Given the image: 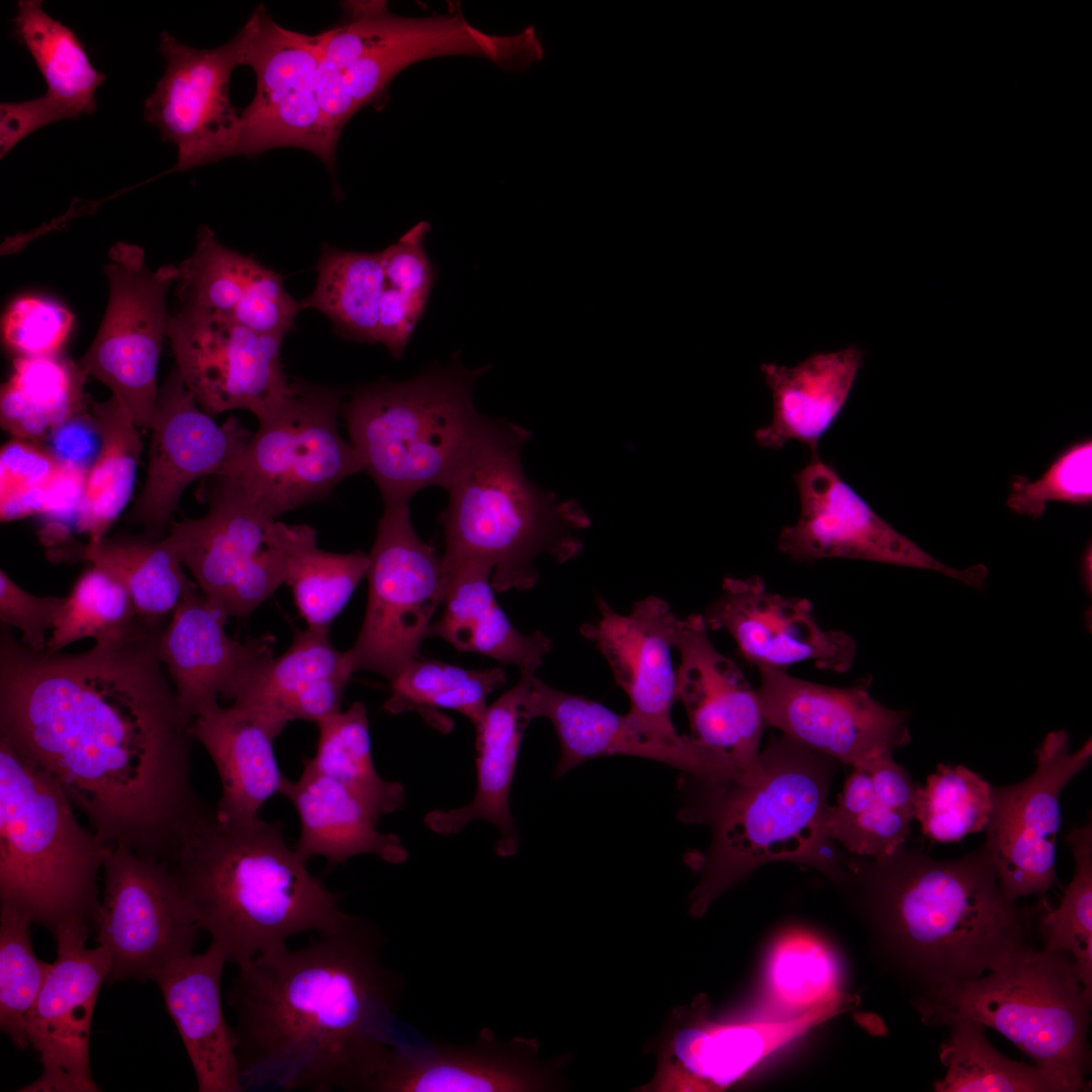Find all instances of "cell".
Returning <instances> with one entry per match:
<instances>
[{
    "label": "cell",
    "mask_w": 1092,
    "mask_h": 1092,
    "mask_svg": "<svg viewBox=\"0 0 1092 1092\" xmlns=\"http://www.w3.org/2000/svg\"><path fill=\"white\" fill-rule=\"evenodd\" d=\"M368 556L367 608L350 653L356 671H374L390 682L419 656L442 605V558L415 531L410 504L384 505Z\"/></svg>",
    "instance_id": "cell-14"
},
{
    "label": "cell",
    "mask_w": 1092,
    "mask_h": 1092,
    "mask_svg": "<svg viewBox=\"0 0 1092 1092\" xmlns=\"http://www.w3.org/2000/svg\"><path fill=\"white\" fill-rule=\"evenodd\" d=\"M312 293L303 308L326 314L346 339L378 343L383 269L379 252L360 253L323 247Z\"/></svg>",
    "instance_id": "cell-48"
},
{
    "label": "cell",
    "mask_w": 1092,
    "mask_h": 1092,
    "mask_svg": "<svg viewBox=\"0 0 1092 1092\" xmlns=\"http://www.w3.org/2000/svg\"><path fill=\"white\" fill-rule=\"evenodd\" d=\"M285 561V583L307 628L330 633L333 621L345 608L361 579L369 556L362 551L333 553L317 547L316 531L308 525L278 521Z\"/></svg>",
    "instance_id": "cell-42"
},
{
    "label": "cell",
    "mask_w": 1092,
    "mask_h": 1092,
    "mask_svg": "<svg viewBox=\"0 0 1092 1092\" xmlns=\"http://www.w3.org/2000/svg\"><path fill=\"white\" fill-rule=\"evenodd\" d=\"M98 432L88 415H79L62 426L53 436V452L65 462L88 468L97 449Z\"/></svg>",
    "instance_id": "cell-60"
},
{
    "label": "cell",
    "mask_w": 1092,
    "mask_h": 1092,
    "mask_svg": "<svg viewBox=\"0 0 1092 1092\" xmlns=\"http://www.w3.org/2000/svg\"><path fill=\"white\" fill-rule=\"evenodd\" d=\"M429 230V222H418L396 243L379 252L383 286L378 343L395 359L402 356L425 311L435 280L434 266L424 248Z\"/></svg>",
    "instance_id": "cell-50"
},
{
    "label": "cell",
    "mask_w": 1092,
    "mask_h": 1092,
    "mask_svg": "<svg viewBox=\"0 0 1092 1092\" xmlns=\"http://www.w3.org/2000/svg\"><path fill=\"white\" fill-rule=\"evenodd\" d=\"M87 472L37 442L14 438L0 452L1 521L79 514Z\"/></svg>",
    "instance_id": "cell-45"
},
{
    "label": "cell",
    "mask_w": 1092,
    "mask_h": 1092,
    "mask_svg": "<svg viewBox=\"0 0 1092 1092\" xmlns=\"http://www.w3.org/2000/svg\"><path fill=\"white\" fill-rule=\"evenodd\" d=\"M853 769L838 804L828 807L826 832L850 852L887 856L908 837L918 786L892 755Z\"/></svg>",
    "instance_id": "cell-39"
},
{
    "label": "cell",
    "mask_w": 1092,
    "mask_h": 1092,
    "mask_svg": "<svg viewBox=\"0 0 1092 1092\" xmlns=\"http://www.w3.org/2000/svg\"><path fill=\"white\" fill-rule=\"evenodd\" d=\"M315 725L318 730L315 752L303 762L351 790L378 821L383 815L404 807L403 786L384 780L374 766L367 710L362 702H355L346 711L331 714Z\"/></svg>",
    "instance_id": "cell-47"
},
{
    "label": "cell",
    "mask_w": 1092,
    "mask_h": 1092,
    "mask_svg": "<svg viewBox=\"0 0 1092 1092\" xmlns=\"http://www.w3.org/2000/svg\"><path fill=\"white\" fill-rule=\"evenodd\" d=\"M150 430L147 478L129 520L155 540L172 522L186 487L218 474L245 448L252 433L235 417L222 425L203 412L175 367L159 388Z\"/></svg>",
    "instance_id": "cell-23"
},
{
    "label": "cell",
    "mask_w": 1092,
    "mask_h": 1092,
    "mask_svg": "<svg viewBox=\"0 0 1092 1092\" xmlns=\"http://www.w3.org/2000/svg\"><path fill=\"white\" fill-rule=\"evenodd\" d=\"M280 794L299 818L294 850L303 861L322 856L336 866L364 853L393 864L407 859L408 851L400 838L380 832L376 827L379 821L356 794L305 762L298 780L285 779Z\"/></svg>",
    "instance_id": "cell-37"
},
{
    "label": "cell",
    "mask_w": 1092,
    "mask_h": 1092,
    "mask_svg": "<svg viewBox=\"0 0 1092 1092\" xmlns=\"http://www.w3.org/2000/svg\"><path fill=\"white\" fill-rule=\"evenodd\" d=\"M702 617L708 630L727 631L757 669L787 671L811 661L842 673L855 658L856 644L848 633L823 629L810 601L772 593L758 576L725 577L720 596Z\"/></svg>",
    "instance_id": "cell-24"
},
{
    "label": "cell",
    "mask_w": 1092,
    "mask_h": 1092,
    "mask_svg": "<svg viewBox=\"0 0 1092 1092\" xmlns=\"http://www.w3.org/2000/svg\"><path fill=\"white\" fill-rule=\"evenodd\" d=\"M600 617L583 624L580 633L595 643L607 659L616 684L626 693V713L649 737L681 744L671 718L677 701L676 675L671 649L679 619L662 599L649 596L634 603L628 614H619L598 598Z\"/></svg>",
    "instance_id": "cell-25"
},
{
    "label": "cell",
    "mask_w": 1092,
    "mask_h": 1092,
    "mask_svg": "<svg viewBox=\"0 0 1092 1092\" xmlns=\"http://www.w3.org/2000/svg\"><path fill=\"white\" fill-rule=\"evenodd\" d=\"M1089 738L1071 752L1068 733L1050 732L1035 750V769L1025 780L993 787V807L984 847L1004 894L1016 901L1045 893L1057 881L1056 841L1062 823L1060 795L1090 762Z\"/></svg>",
    "instance_id": "cell-17"
},
{
    "label": "cell",
    "mask_w": 1092,
    "mask_h": 1092,
    "mask_svg": "<svg viewBox=\"0 0 1092 1092\" xmlns=\"http://www.w3.org/2000/svg\"><path fill=\"white\" fill-rule=\"evenodd\" d=\"M281 821L225 816L206 803L180 830L164 863L197 924L237 966L349 916L284 838Z\"/></svg>",
    "instance_id": "cell-3"
},
{
    "label": "cell",
    "mask_w": 1092,
    "mask_h": 1092,
    "mask_svg": "<svg viewBox=\"0 0 1092 1092\" xmlns=\"http://www.w3.org/2000/svg\"><path fill=\"white\" fill-rule=\"evenodd\" d=\"M202 484L207 513L172 521L167 538L202 595L229 617L246 619L285 583L278 521L220 475Z\"/></svg>",
    "instance_id": "cell-12"
},
{
    "label": "cell",
    "mask_w": 1092,
    "mask_h": 1092,
    "mask_svg": "<svg viewBox=\"0 0 1092 1092\" xmlns=\"http://www.w3.org/2000/svg\"><path fill=\"white\" fill-rule=\"evenodd\" d=\"M344 394L298 380L296 389L259 421L257 432L220 475L271 518L321 500L363 470L340 434Z\"/></svg>",
    "instance_id": "cell-11"
},
{
    "label": "cell",
    "mask_w": 1092,
    "mask_h": 1092,
    "mask_svg": "<svg viewBox=\"0 0 1092 1092\" xmlns=\"http://www.w3.org/2000/svg\"><path fill=\"white\" fill-rule=\"evenodd\" d=\"M530 436L488 418L445 487L442 562L489 566L495 592L532 588L542 554L560 563L576 557L583 547L576 533L590 524L575 502H558L528 479L521 454Z\"/></svg>",
    "instance_id": "cell-5"
},
{
    "label": "cell",
    "mask_w": 1092,
    "mask_h": 1092,
    "mask_svg": "<svg viewBox=\"0 0 1092 1092\" xmlns=\"http://www.w3.org/2000/svg\"><path fill=\"white\" fill-rule=\"evenodd\" d=\"M535 674L521 673L519 681L487 707L475 726L476 791L467 805L434 810L425 816L426 826L441 835L460 832L474 820L493 824L499 833L495 851L515 854L520 835L510 807V793L524 732L530 723L524 706Z\"/></svg>",
    "instance_id": "cell-34"
},
{
    "label": "cell",
    "mask_w": 1092,
    "mask_h": 1092,
    "mask_svg": "<svg viewBox=\"0 0 1092 1092\" xmlns=\"http://www.w3.org/2000/svg\"><path fill=\"white\" fill-rule=\"evenodd\" d=\"M486 368L458 360L402 381L356 388L344 401L350 443L384 505L410 504L420 490L446 487L488 417L473 403Z\"/></svg>",
    "instance_id": "cell-8"
},
{
    "label": "cell",
    "mask_w": 1092,
    "mask_h": 1092,
    "mask_svg": "<svg viewBox=\"0 0 1092 1092\" xmlns=\"http://www.w3.org/2000/svg\"><path fill=\"white\" fill-rule=\"evenodd\" d=\"M702 615L679 619L675 648L677 701L686 707L691 736L698 744L728 756L741 774L759 759L765 725L757 690L739 666L710 640Z\"/></svg>",
    "instance_id": "cell-28"
},
{
    "label": "cell",
    "mask_w": 1092,
    "mask_h": 1092,
    "mask_svg": "<svg viewBox=\"0 0 1092 1092\" xmlns=\"http://www.w3.org/2000/svg\"><path fill=\"white\" fill-rule=\"evenodd\" d=\"M247 24L226 43L200 50L164 31L165 72L144 103V118L177 148L171 172L235 157L241 112L230 100L234 70L245 64Z\"/></svg>",
    "instance_id": "cell-18"
},
{
    "label": "cell",
    "mask_w": 1092,
    "mask_h": 1092,
    "mask_svg": "<svg viewBox=\"0 0 1092 1092\" xmlns=\"http://www.w3.org/2000/svg\"><path fill=\"white\" fill-rule=\"evenodd\" d=\"M1006 499L1008 508L1019 515L1039 519L1050 502L1076 506L1092 503V440L1083 438L1063 449L1043 473L1030 481L1014 475Z\"/></svg>",
    "instance_id": "cell-55"
},
{
    "label": "cell",
    "mask_w": 1092,
    "mask_h": 1092,
    "mask_svg": "<svg viewBox=\"0 0 1092 1092\" xmlns=\"http://www.w3.org/2000/svg\"><path fill=\"white\" fill-rule=\"evenodd\" d=\"M31 923L27 916L0 907V1027L19 1049L30 1046L27 1017L52 966L33 951Z\"/></svg>",
    "instance_id": "cell-54"
},
{
    "label": "cell",
    "mask_w": 1092,
    "mask_h": 1092,
    "mask_svg": "<svg viewBox=\"0 0 1092 1092\" xmlns=\"http://www.w3.org/2000/svg\"><path fill=\"white\" fill-rule=\"evenodd\" d=\"M832 1006L820 1004L788 1022L746 1025H704L678 1009L661 1034L656 1073L644 1090L724 1089L764 1056L823 1019Z\"/></svg>",
    "instance_id": "cell-30"
},
{
    "label": "cell",
    "mask_w": 1092,
    "mask_h": 1092,
    "mask_svg": "<svg viewBox=\"0 0 1092 1092\" xmlns=\"http://www.w3.org/2000/svg\"><path fill=\"white\" fill-rule=\"evenodd\" d=\"M1091 997L1069 953L1028 946L980 977L926 989L918 1008L934 1026L970 1019L996 1029L1063 1092H1079L1089 1089Z\"/></svg>",
    "instance_id": "cell-9"
},
{
    "label": "cell",
    "mask_w": 1092,
    "mask_h": 1092,
    "mask_svg": "<svg viewBox=\"0 0 1092 1092\" xmlns=\"http://www.w3.org/2000/svg\"><path fill=\"white\" fill-rule=\"evenodd\" d=\"M800 516L779 535V550L797 561L849 558L937 571L982 588L988 574L983 564L948 566L881 518L819 454L794 476Z\"/></svg>",
    "instance_id": "cell-20"
},
{
    "label": "cell",
    "mask_w": 1092,
    "mask_h": 1092,
    "mask_svg": "<svg viewBox=\"0 0 1092 1092\" xmlns=\"http://www.w3.org/2000/svg\"><path fill=\"white\" fill-rule=\"evenodd\" d=\"M355 671L350 650H338L330 633L297 630L287 650L273 656L234 702L258 710L284 729L295 720L316 724L342 710Z\"/></svg>",
    "instance_id": "cell-36"
},
{
    "label": "cell",
    "mask_w": 1092,
    "mask_h": 1092,
    "mask_svg": "<svg viewBox=\"0 0 1092 1092\" xmlns=\"http://www.w3.org/2000/svg\"><path fill=\"white\" fill-rule=\"evenodd\" d=\"M245 64L256 91L241 111L235 157H256L277 148L314 154L334 174L338 143L330 134L317 90V34L289 30L259 6L246 21Z\"/></svg>",
    "instance_id": "cell-16"
},
{
    "label": "cell",
    "mask_w": 1092,
    "mask_h": 1092,
    "mask_svg": "<svg viewBox=\"0 0 1092 1092\" xmlns=\"http://www.w3.org/2000/svg\"><path fill=\"white\" fill-rule=\"evenodd\" d=\"M140 620L80 653L34 651L0 628V737L64 790L107 846L160 861L204 802L190 722Z\"/></svg>",
    "instance_id": "cell-1"
},
{
    "label": "cell",
    "mask_w": 1092,
    "mask_h": 1092,
    "mask_svg": "<svg viewBox=\"0 0 1092 1092\" xmlns=\"http://www.w3.org/2000/svg\"><path fill=\"white\" fill-rule=\"evenodd\" d=\"M872 868L926 989L980 977L1031 946L1032 920L1049 907L1009 899L984 845L956 859L901 846Z\"/></svg>",
    "instance_id": "cell-4"
},
{
    "label": "cell",
    "mask_w": 1092,
    "mask_h": 1092,
    "mask_svg": "<svg viewBox=\"0 0 1092 1092\" xmlns=\"http://www.w3.org/2000/svg\"><path fill=\"white\" fill-rule=\"evenodd\" d=\"M109 294L99 330L77 364L106 385L139 428L150 429L158 398L157 372L170 314L167 294L178 267L156 270L144 250L118 242L104 266Z\"/></svg>",
    "instance_id": "cell-13"
},
{
    "label": "cell",
    "mask_w": 1092,
    "mask_h": 1092,
    "mask_svg": "<svg viewBox=\"0 0 1092 1092\" xmlns=\"http://www.w3.org/2000/svg\"><path fill=\"white\" fill-rule=\"evenodd\" d=\"M87 377L77 362L58 355L17 357L2 386L0 420L14 438L39 442L82 415Z\"/></svg>",
    "instance_id": "cell-41"
},
{
    "label": "cell",
    "mask_w": 1092,
    "mask_h": 1092,
    "mask_svg": "<svg viewBox=\"0 0 1092 1092\" xmlns=\"http://www.w3.org/2000/svg\"><path fill=\"white\" fill-rule=\"evenodd\" d=\"M834 758L790 737H772L756 766L738 779L699 781L703 793L679 818L710 824L712 841L702 860L705 880L692 909H704L728 882L767 860L830 858L825 828ZM696 780V779H695Z\"/></svg>",
    "instance_id": "cell-6"
},
{
    "label": "cell",
    "mask_w": 1092,
    "mask_h": 1092,
    "mask_svg": "<svg viewBox=\"0 0 1092 1092\" xmlns=\"http://www.w3.org/2000/svg\"><path fill=\"white\" fill-rule=\"evenodd\" d=\"M73 324V314L60 302L26 295L16 298L2 321V337L17 357L58 355Z\"/></svg>",
    "instance_id": "cell-57"
},
{
    "label": "cell",
    "mask_w": 1092,
    "mask_h": 1092,
    "mask_svg": "<svg viewBox=\"0 0 1092 1092\" xmlns=\"http://www.w3.org/2000/svg\"><path fill=\"white\" fill-rule=\"evenodd\" d=\"M178 267L182 305L284 339L301 300L288 294L279 274L223 246L201 225L193 253Z\"/></svg>",
    "instance_id": "cell-31"
},
{
    "label": "cell",
    "mask_w": 1092,
    "mask_h": 1092,
    "mask_svg": "<svg viewBox=\"0 0 1092 1092\" xmlns=\"http://www.w3.org/2000/svg\"><path fill=\"white\" fill-rule=\"evenodd\" d=\"M524 716L529 722L542 717L553 724L561 748L554 769L556 779L589 759L610 755L656 760L703 782L721 783L741 776L728 756L690 737L681 744L656 740L646 735L627 714H617L584 696L553 689L535 675Z\"/></svg>",
    "instance_id": "cell-29"
},
{
    "label": "cell",
    "mask_w": 1092,
    "mask_h": 1092,
    "mask_svg": "<svg viewBox=\"0 0 1092 1092\" xmlns=\"http://www.w3.org/2000/svg\"><path fill=\"white\" fill-rule=\"evenodd\" d=\"M1075 859V873L1061 905L1043 909L1037 927L1050 952L1064 951L1074 961L1079 977L1092 994V825L1074 827L1066 836Z\"/></svg>",
    "instance_id": "cell-53"
},
{
    "label": "cell",
    "mask_w": 1092,
    "mask_h": 1092,
    "mask_svg": "<svg viewBox=\"0 0 1092 1092\" xmlns=\"http://www.w3.org/2000/svg\"><path fill=\"white\" fill-rule=\"evenodd\" d=\"M76 550V557L103 568L123 583L138 619L153 628H165L185 593L195 584L183 571L167 536L159 540L145 535L104 536Z\"/></svg>",
    "instance_id": "cell-40"
},
{
    "label": "cell",
    "mask_w": 1092,
    "mask_h": 1092,
    "mask_svg": "<svg viewBox=\"0 0 1092 1092\" xmlns=\"http://www.w3.org/2000/svg\"><path fill=\"white\" fill-rule=\"evenodd\" d=\"M993 807V787L963 765L938 764L918 787L915 819L938 842H957L985 830Z\"/></svg>",
    "instance_id": "cell-52"
},
{
    "label": "cell",
    "mask_w": 1092,
    "mask_h": 1092,
    "mask_svg": "<svg viewBox=\"0 0 1092 1092\" xmlns=\"http://www.w3.org/2000/svg\"><path fill=\"white\" fill-rule=\"evenodd\" d=\"M136 620L132 600L123 583L103 568L92 565L65 597L44 652H60L83 638H93L96 642L120 639Z\"/></svg>",
    "instance_id": "cell-51"
},
{
    "label": "cell",
    "mask_w": 1092,
    "mask_h": 1092,
    "mask_svg": "<svg viewBox=\"0 0 1092 1092\" xmlns=\"http://www.w3.org/2000/svg\"><path fill=\"white\" fill-rule=\"evenodd\" d=\"M949 1037L941 1043L940 1060L947 1068L934 1083L937 1092H1063L1039 1067L1011 1060L987 1039L986 1026L970 1019L947 1025Z\"/></svg>",
    "instance_id": "cell-49"
},
{
    "label": "cell",
    "mask_w": 1092,
    "mask_h": 1092,
    "mask_svg": "<svg viewBox=\"0 0 1092 1092\" xmlns=\"http://www.w3.org/2000/svg\"><path fill=\"white\" fill-rule=\"evenodd\" d=\"M94 930L108 953V984L154 981L193 953L200 930L174 877L160 861L108 846Z\"/></svg>",
    "instance_id": "cell-15"
},
{
    "label": "cell",
    "mask_w": 1092,
    "mask_h": 1092,
    "mask_svg": "<svg viewBox=\"0 0 1092 1092\" xmlns=\"http://www.w3.org/2000/svg\"><path fill=\"white\" fill-rule=\"evenodd\" d=\"M90 417L100 445L87 472L78 526L93 541L105 536L128 504L143 442L139 427L112 395L103 402H92Z\"/></svg>",
    "instance_id": "cell-43"
},
{
    "label": "cell",
    "mask_w": 1092,
    "mask_h": 1092,
    "mask_svg": "<svg viewBox=\"0 0 1092 1092\" xmlns=\"http://www.w3.org/2000/svg\"><path fill=\"white\" fill-rule=\"evenodd\" d=\"M506 681L499 667L467 669L419 655L390 681V696L383 708L391 715L417 712L444 733L451 730V721L440 709L464 715L475 727L488 707V697Z\"/></svg>",
    "instance_id": "cell-44"
},
{
    "label": "cell",
    "mask_w": 1092,
    "mask_h": 1092,
    "mask_svg": "<svg viewBox=\"0 0 1092 1092\" xmlns=\"http://www.w3.org/2000/svg\"><path fill=\"white\" fill-rule=\"evenodd\" d=\"M65 597H39L17 585L0 570V620L2 625L18 629L21 642L34 651L48 646L46 633L53 630Z\"/></svg>",
    "instance_id": "cell-58"
},
{
    "label": "cell",
    "mask_w": 1092,
    "mask_h": 1092,
    "mask_svg": "<svg viewBox=\"0 0 1092 1092\" xmlns=\"http://www.w3.org/2000/svg\"><path fill=\"white\" fill-rule=\"evenodd\" d=\"M442 565L444 610L430 625L427 638H442L458 651L475 652L535 674L553 642L540 631L525 635L513 626L495 600L492 569L474 561Z\"/></svg>",
    "instance_id": "cell-38"
},
{
    "label": "cell",
    "mask_w": 1092,
    "mask_h": 1092,
    "mask_svg": "<svg viewBox=\"0 0 1092 1092\" xmlns=\"http://www.w3.org/2000/svg\"><path fill=\"white\" fill-rule=\"evenodd\" d=\"M757 689L765 724L799 744L862 768L911 741L908 712L892 710L870 694L871 678L834 688L758 669Z\"/></svg>",
    "instance_id": "cell-21"
},
{
    "label": "cell",
    "mask_w": 1092,
    "mask_h": 1092,
    "mask_svg": "<svg viewBox=\"0 0 1092 1092\" xmlns=\"http://www.w3.org/2000/svg\"><path fill=\"white\" fill-rule=\"evenodd\" d=\"M64 790L0 737V907L59 930H94L108 846Z\"/></svg>",
    "instance_id": "cell-7"
},
{
    "label": "cell",
    "mask_w": 1092,
    "mask_h": 1092,
    "mask_svg": "<svg viewBox=\"0 0 1092 1092\" xmlns=\"http://www.w3.org/2000/svg\"><path fill=\"white\" fill-rule=\"evenodd\" d=\"M769 981L778 997L794 1006L818 1003L832 990L835 966L827 949L806 935L785 938L769 963Z\"/></svg>",
    "instance_id": "cell-56"
},
{
    "label": "cell",
    "mask_w": 1092,
    "mask_h": 1092,
    "mask_svg": "<svg viewBox=\"0 0 1092 1092\" xmlns=\"http://www.w3.org/2000/svg\"><path fill=\"white\" fill-rule=\"evenodd\" d=\"M228 618L194 584L159 635L158 657L190 723L218 697L234 702L274 656L271 635L239 641L225 630Z\"/></svg>",
    "instance_id": "cell-27"
},
{
    "label": "cell",
    "mask_w": 1092,
    "mask_h": 1092,
    "mask_svg": "<svg viewBox=\"0 0 1092 1092\" xmlns=\"http://www.w3.org/2000/svg\"><path fill=\"white\" fill-rule=\"evenodd\" d=\"M13 24V36L43 77L46 94L77 117L95 112V93L106 76L92 65L78 35L50 16L39 0L19 1Z\"/></svg>",
    "instance_id": "cell-46"
},
{
    "label": "cell",
    "mask_w": 1092,
    "mask_h": 1092,
    "mask_svg": "<svg viewBox=\"0 0 1092 1092\" xmlns=\"http://www.w3.org/2000/svg\"><path fill=\"white\" fill-rule=\"evenodd\" d=\"M224 963L222 951L210 943L204 952L191 953L154 980L184 1043L199 1092L245 1091L234 1029L221 1005Z\"/></svg>",
    "instance_id": "cell-32"
},
{
    "label": "cell",
    "mask_w": 1092,
    "mask_h": 1092,
    "mask_svg": "<svg viewBox=\"0 0 1092 1092\" xmlns=\"http://www.w3.org/2000/svg\"><path fill=\"white\" fill-rule=\"evenodd\" d=\"M78 118L46 93L37 98L0 104V157L33 131L63 119Z\"/></svg>",
    "instance_id": "cell-59"
},
{
    "label": "cell",
    "mask_w": 1092,
    "mask_h": 1092,
    "mask_svg": "<svg viewBox=\"0 0 1092 1092\" xmlns=\"http://www.w3.org/2000/svg\"><path fill=\"white\" fill-rule=\"evenodd\" d=\"M167 337L187 389L211 417L246 410L260 421L297 387L284 372L279 337L187 306L170 314Z\"/></svg>",
    "instance_id": "cell-19"
},
{
    "label": "cell",
    "mask_w": 1092,
    "mask_h": 1092,
    "mask_svg": "<svg viewBox=\"0 0 1092 1092\" xmlns=\"http://www.w3.org/2000/svg\"><path fill=\"white\" fill-rule=\"evenodd\" d=\"M864 352L848 346L832 352L815 353L788 367L763 363L760 371L771 392L772 417L755 432L759 446L780 449L792 440L807 445L818 454L822 437L841 414Z\"/></svg>",
    "instance_id": "cell-35"
},
{
    "label": "cell",
    "mask_w": 1092,
    "mask_h": 1092,
    "mask_svg": "<svg viewBox=\"0 0 1092 1092\" xmlns=\"http://www.w3.org/2000/svg\"><path fill=\"white\" fill-rule=\"evenodd\" d=\"M284 730L256 709L234 702H214L191 721L190 732L208 752L221 784L215 805L221 814L238 819L259 817L263 805L280 794L286 777L274 751Z\"/></svg>",
    "instance_id": "cell-33"
},
{
    "label": "cell",
    "mask_w": 1092,
    "mask_h": 1092,
    "mask_svg": "<svg viewBox=\"0 0 1092 1092\" xmlns=\"http://www.w3.org/2000/svg\"><path fill=\"white\" fill-rule=\"evenodd\" d=\"M535 1040L500 1041L483 1029L467 1045H440L406 1029L389 1049L367 1091L512 1092L548 1090L553 1070Z\"/></svg>",
    "instance_id": "cell-26"
},
{
    "label": "cell",
    "mask_w": 1092,
    "mask_h": 1092,
    "mask_svg": "<svg viewBox=\"0 0 1092 1092\" xmlns=\"http://www.w3.org/2000/svg\"><path fill=\"white\" fill-rule=\"evenodd\" d=\"M380 942L349 915L301 948L283 944L238 966L225 1000L245 1090L367 1091L405 1030Z\"/></svg>",
    "instance_id": "cell-2"
},
{
    "label": "cell",
    "mask_w": 1092,
    "mask_h": 1092,
    "mask_svg": "<svg viewBox=\"0 0 1092 1092\" xmlns=\"http://www.w3.org/2000/svg\"><path fill=\"white\" fill-rule=\"evenodd\" d=\"M89 932L70 926L54 934L57 958L26 1025L42 1071L21 1092L100 1091L91 1074L89 1041L95 1003L111 964L102 946H86Z\"/></svg>",
    "instance_id": "cell-22"
},
{
    "label": "cell",
    "mask_w": 1092,
    "mask_h": 1092,
    "mask_svg": "<svg viewBox=\"0 0 1092 1092\" xmlns=\"http://www.w3.org/2000/svg\"><path fill=\"white\" fill-rule=\"evenodd\" d=\"M339 24L317 34V90L335 142L353 115L384 98L391 81L411 65L433 58H482L502 69L523 71L534 42L523 29L511 35L476 28L461 10L424 17L392 13L384 1L343 5Z\"/></svg>",
    "instance_id": "cell-10"
}]
</instances>
